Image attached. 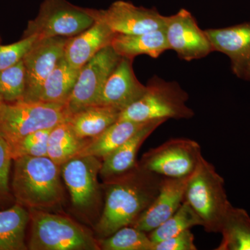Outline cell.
Wrapping results in <instances>:
<instances>
[{
	"label": "cell",
	"mask_w": 250,
	"mask_h": 250,
	"mask_svg": "<svg viewBox=\"0 0 250 250\" xmlns=\"http://www.w3.org/2000/svg\"><path fill=\"white\" fill-rule=\"evenodd\" d=\"M163 177L138 164L129 172L107 179L104 207L96 225L100 239L134 225L154 201Z\"/></svg>",
	"instance_id": "cell-1"
},
{
	"label": "cell",
	"mask_w": 250,
	"mask_h": 250,
	"mask_svg": "<svg viewBox=\"0 0 250 250\" xmlns=\"http://www.w3.org/2000/svg\"><path fill=\"white\" fill-rule=\"evenodd\" d=\"M14 161L11 190L16 203L41 210L62 203L64 190L60 166L48 156H22Z\"/></svg>",
	"instance_id": "cell-2"
},
{
	"label": "cell",
	"mask_w": 250,
	"mask_h": 250,
	"mask_svg": "<svg viewBox=\"0 0 250 250\" xmlns=\"http://www.w3.org/2000/svg\"><path fill=\"white\" fill-rule=\"evenodd\" d=\"M184 200L195 210L207 232L220 233L231 203L225 188V181L214 166L202 156L189 177Z\"/></svg>",
	"instance_id": "cell-3"
},
{
	"label": "cell",
	"mask_w": 250,
	"mask_h": 250,
	"mask_svg": "<svg viewBox=\"0 0 250 250\" xmlns=\"http://www.w3.org/2000/svg\"><path fill=\"white\" fill-rule=\"evenodd\" d=\"M139 100L121 111L118 120L146 123L154 120H189L195 112L187 106L188 94L176 82L154 75Z\"/></svg>",
	"instance_id": "cell-4"
},
{
	"label": "cell",
	"mask_w": 250,
	"mask_h": 250,
	"mask_svg": "<svg viewBox=\"0 0 250 250\" xmlns=\"http://www.w3.org/2000/svg\"><path fill=\"white\" fill-rule=\"evenodd\" d=\"M31 250H98V241L72 219L41 210H29Z\"/></svg>",
	"instance_id": "cell-5"
},
{
	"label": "cell",
	"mask_w": 250,
	"mask_h": 250,
	"mask_svg": "<svg viewBox=\"0 0 250 250\" xmlns=\"http://www.w3.org/2000/svg\"><path fill=\"white\" fill-rule=\"evenodd\" d=\"M64 104L20 100L0 105V133L9 146L42 129H52L68 121Z\"/></svg>",
	"instance_id": "cell-6"
},
{
	"label": "cell",
	"mask_w": 250,
	"mask_h": 250,
	"mask_svg": "<svg viewBox=\"0 0 250 250\" xmlns=\"http://www.w3.org/2000/svg\"><path fill=\"white\" fill-rule=\"evenodd\" d=\"M94 23L87 8L75 6L67 0H44L36 17L28 22L22 37L71 38Z\"/></svg>",
	"instance_id": "cell-7"
},
{
	"label": "cell",
	"mask_w": 250,
	"mask_h": 250,
	"mask_svg": "<svg viewBox=\"0 0 250 250\" xmlns=\"http://www.w3.org/2000/svg\"><path fill=\"white\" fill-rule=\"evenodd\" d=\"M121 58L112 46L108 45L80 69L73 89L65 104L70 116L97 105L108 77Z\"/></svg>",
	"instance_id": "cell-8"
},
{
	"label": "cell",
	"mask_w": 250,
	"mask_h": 250,
	"mask_svg": "<svg viewBox=\"0 0 250 250\" xmlns=\"http://www.w3.org/2000/svg\"><path fill=\"white\" fill-rule=\"evenodd\" d=\"M202 156L201 146L197 141L177 138L149 149L139 164L161 177L184 178L191 175Z\"/></svg>",
	"instance_id": "cell-9"
},
{
	"label": "cell",
	"mask_w": 250,
	"mask_h": 250,
	"mask_svg": "<svg viewBox=\"0 0 250 250\" xmlns=\"http://www.w3.org/2000/svg\"><path fill=\"white\" fill-rule=\"evenodd\" d=\"M95 22L106 24L115 34L136 35L163 29L165 16L155 8L137 6L129 1L118 0L106 9L87 8Z\"/></svg>",
	"instance_id": "cell-10"
},
{
	"label": "cell",
	"mask_w": 250,
	"mask_h": 250,
	"mask_svg": "<svg viewBox=\"0 0 250 250\" xmlns=\"http://www.w3.org/2000/svg\"><path fill=\"white\" fill-rule=\"evenodd\" d=\"M164 29L169 49L182 60L203 59L213 52L205 31L199 27L195 18L187 9L165 16Z\"/></svg>",
	"instance_id": "cell-11"
},
{
	"label": "cell",
	"mask_w": 250,
	"mask_h": 250,
	"mask_svg": "<svg viewBox=\"0 0 250 250\" xmlns=\"http://www.w3.org/2000/svg\"><path fill=\"white\" fill-rule=\"evenodd\" d=\"M102 164L103 160L95 156H77L61 166L62 179L76 208H88L98 199Z\"/></svg>",
	"instance_id": "cell-12"
},
{
	"label": "cell",
	"mask_w": 250,
	"mask_h": 250,
	"mask_svg": "<svg viewBox=\"0 0 250 250\" xmlns=\"http://www.w3.org/2000/svg\"><path fill=\"white\" fill-rule=\"evenodd\" d=\"M67 38L37 39L23 58L26 88L23 101L30 98L64 57Z\"/></svg>",
	"instance_id": "cell-13"
},
{
	"label": "cell",
	"mask_w": 250,
	"mask_h": 250,
	"mask_svg": "<svg viewBox=\"0 0 250 250\" xmlns=\"http://www.w3.org/2000/svg\"><path fill=\"white\" fill-rule=\"evenodd\" d=\"M133 60L121 57L108 77L97 105L121 112L144 95L147 88L136 78L132 66Z\"/></svg>",
	"instance_id": "cell-14"
},
{
	"label": "cell",
	"mask_w": 250,
	"mask_h": 250,
	"mask_svg": "<svg viewBox=\"0 0 250 250\" xmlns=\"http://www.w3.org/2000/svg\"><path fill=\"white\" fill-rule=\"evenodd\" d=\"M189 177H163L154 201L131 226L149 233L172 216L184 201Z\"/></svg>",
	"instance_id": "cell-15"
},
{
	"label": "cell",
	"mask_w": 250,
	"mask_h": 250,
	"mask_svg": "<svg viewBox=\"0 0 250 250\" xmlns=\"http://www.w3.org/2000/svg\"><path fill=\"white\" fill-rule=\"evenodd\" d=\"M205 31L213 52L228 56L233 72L238 77L244 76L250 64V24Z\"/></svg>",
	"instance_id": "cell-16"
},
{
	"label": "cell",
	"mask_w": 250,
	"mask_h": 250,
	"mask_svg": "<svg viewBox=\"0 0 250 250\" xmlns=\"http://www.w3.org/2000/svg\"><path fill=\"white\" fill-rule=\"evenodd\" d=\"M116 34L104 23L95 22L78 35L67 38L64 59L74 68L80 70L101 49L111 45Z\"/></svg>",
	"instance_id": "cell-17"
},
{
	"label": "cell",
	"mask_w": 250,
	"mask_h": 250,
	"mask_svg": "<svg viewBox=\"0 0 250 250\" xmlns=\"http://www.w3.org/2000/svg\"><path fill=\"white\" fill-rule=\"evenodd\" d=\"M166 121L159 119L147 122L132 137L103 159L100 175L108 179L134 169L138 165L136 156L140 148L147 138Z\"/></svg>",
	"instance_id": "cell-18"
},
{
	"label": "cell",
	"mask_w": 250,
	"mask_h": 250,
	"mask_svg": "<svg viewBox=\"0 0 250 250\" xmlns=\"http://www.w3.org/2000/svg\"><path fill=\"white\" fill-rule=\"evenodd\" d=\"M80 70L72 67L63 57L27 101L65 105Z\"/></svg>",
	"instance_id": "cell-19"
},
{
	"label": "cell",
	"mask_w": 250,
	"mask_h": 250,
	"mask_svg": "<svg viewBox=\"0 0 250 250\" xmlns=\"http://www.w3.org/2000/svg\"><path fill=\"white\" fill-rule=\"evenodd\" d=\"M111 45L121 57L132 59L142 54L157 59L170 50L164 28L136 35L116 34Z\"/></svg>",
	"instance_id": "cell-20"
},
{
	"label": "cell",
	"mask_w": 250,
	"mask_h": 250,
	"mask_svg": "<svg viewBox=\"0 0 250 250\" xmlns=\"http://www.w3.org/2000/svg\"><path fill=\"white\" fill-rule=\"evenodd\" d=\"M147 123L118 120L101 134L90 139L77 156H93L103 160L132 137Z\"/></svg>",
	"instance_id": "cell-21"
},
{
	"label": "cell",
	"mask_w": 250,
	"mask_h": 250,
	"mask_svg": "<svg viewBox=\"0 0 250 250\" xmlns=\"http://www.w3.org/2000/svg\"><path fill=\"white\" fill-rule=\"evenodd\" d=\"M120 113L114 108L95 105L72 115L67 122L77 137L89 140L96 138L116 123Z\"/></svg>",
	"instance_id": "cell-22"
},
{
	"label": "cell",
	"mask_w": 250,
	"mask_h": 250,
	"mask_svg": "<svg viewBox=\"0 0 250 250\" xmlns=\"http://www.w3.org/2000/svg\"><path fill=\"white\" fill-rule=\"evenodd\" d=\"M29 210L19 204L0 211V250H25V232Z\"/></svg>",
	"instance_id": "cell-23"
},
{
	"label": "cell",
	"mask_w": 250,
	"mask_h": 250,
	"mask_svg": "<svg viewBox=\"0 0 250 250\" xmlns=\"http://www.w3.org/2000/svg\"><path fill=\"white\" fill-rule=\"evenodd\" d=\"M223 238L216 250H250V217L246 210L230 207L222 224Z\"/></svg>",
	"instance_id": "cell-24"
},
{
	"label": "cell",
	"mask_w": 250,
	"mask_h": 250,
	"mask_svg": "<svg viewBox=\"0 0 250 250\" xmlns=\"http://www.w3.org/2000/svg\"><path fill=\"white\" fill-rule=\"evenodd\" d=\"M89 140L77 137L68 122H63L51 129L47 156L57 165L62 166L75 157Z\"/></svg>",
	"instance_id": "cell-25"
},
{
	"label": "cell",
	"mask_w": 250,
	"mask_h": 250,
	"mask_svg": "<svg viewBox=\"0 0 250 250\" xmlns=\"http://www.w3.org/2000/svg\"><path fill=\"white\" fill-rule=\"evenodd\" d=\"M195 226H203L202 220L190 205L184 200L172 216L148 233V236L153 243H158Z\"/></svg>",
	"instance_id": "cell-26"
},
{
	"label": "cell",
	"mask_w": 250,
	"mask_h": 250,
	"mask_svg": "<svg viewBox=\"0 0 250 250\" xmlns=\"http://www.w3.org/2000/svg\"><path fill=\"white\" fill-rule=\"evenodd\" d=\"M104 250H154V243L148 233L133 226L122 228L106 238L98 241Z\"/></svg>",
	"instance_id": "cell-27"
},
{
	"label": "cell",
	"mask_w": 250,
	"mask_h": 250,
	"mask_svg": "<svg viewBox=\"0 0 250 250\" xmlns=\"http://www.w3.org/2000/svg\"><path fill=\"white\" fill-rule=\"evenodd\" d=\"M26 88L25 67L23 60L0 70V99L3 103L22 100Z\"/></svg>",
	"instance_id": "cell-28"
},
{
	"label": "cell",
	"mask_w": 250,
	"mask_h": 250,
	"mask_svg": "<svg viewBox=\"0 0 250 250\" xmlns=\"http://www.w3.org/2000/svg\"><path fill=\"white\" fill-rule=\"evenodd\" d=\"M51 129L34 131L9 146L13 161L22 156H47V141Z\"/></svg>",
	"instance_id": "cell-29"
},
{
	"label": "cell",
	"mask_w": 250,
	"mask_h": 250,
	"mask_svg": "<svg viewBox=\"0 0 250 250\" xmlns=\"http://www.w3.org/2000/svg\"><path fill=\"white\" fill-rule=\"evenodd\" d=\"M37 37H22L21 40L7 45H0V70L21 62L30 49Z\"/></svg>",
	"instance_id": "cell-30"
},
{
	"label": "cell",
	"mask_w": 250,
	"mask_h": 250,
	"mask_svg": "<svg viewBox=\"0 0 250 250\" xmlns=\"http://www.w3.org/2000/svg\"><path fill=\"white\" fill-rule=\"evenodd\" d=\"M13 161L9 144L0 133V205L14 199L9 186V174Z\"/></svg>",
	"instance_id": "cell-31"
},
{
	"label": "cell",
	"mask_w": 250,
	"mask_h": 250,
	"mask_svg": "<svg viewBox=\"0 0 250 250\" xmlns=\"http://www.w3.org/2000/svg\"><path fill=\"white\" fill-rule=\"evenodd\" d=\"M195 236L190 229L154 243V250H196Z\"/></svg>",
	"instance_id": "cell-32"
},
{
	"label": "cell",
	"mask_w": 250,
	"mask_h": 250,
	"mask_svg": "<svg viewBox=\"0 0 250 250\" xmlns=\"http://www.w3.org/2000/svg\"><path fill=\"white\" fill-rule=\"evenodd\" d=\"M244 76L250 80V64L249 66L247 67L246 72H245Z\"/></svg>",
	"instance_id": "cell-33"
},
{
	"label": "cell",
	"mask_w": 250,
	"mask_h": 250,
	"mask_svg": "<svg viewBox=\"0 0 250 250\" xmlns=\"http://www.w3.org/2000/svg\"><path fill=\"white\" fill-rule=\"evenodd\" d=\"M2 103H3V102H2V101H1V99H0V105H1V104H2Z\"/></svg>",
	"instance_id": "cell-34"
},
{
	"label": "cell",
	"mask_w": 250,
	"mask_h": 250,
	"mask_svg": "<svg viewBox=\"0 0 250 250\" xmlns=\"http://www.w3.org/2000/svg\"><path fill=\"white\" fill-rule=\"evenodd\" d=\"M1 37H0V45H1Z\"/></svg>",
	"instance_id": "cell-35"
}]
</instances>
